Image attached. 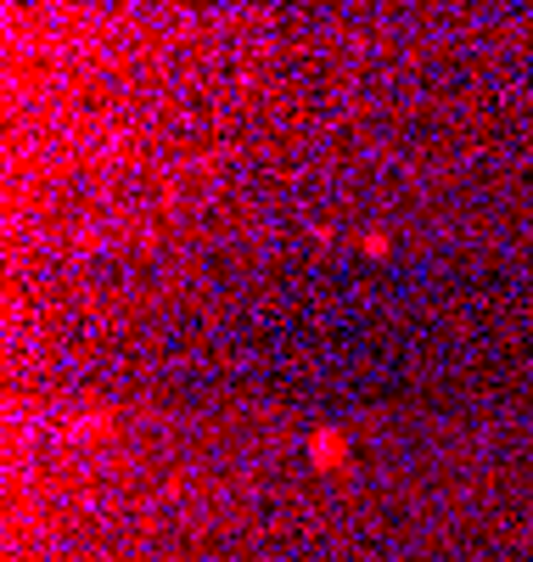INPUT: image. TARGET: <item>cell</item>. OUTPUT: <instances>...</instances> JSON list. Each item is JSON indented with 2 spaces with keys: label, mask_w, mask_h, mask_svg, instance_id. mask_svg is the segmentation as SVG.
Wrapping results in <instances>:
<instances>
[{
  "label": "cell",
  "mask_w": 533,
  "mask_h": 562,
  "mask_svg": "<svg viewBox=\"0 0 533 562\" xmlns=\"http://www.w3.org/2000/svg\"><path fill=\"white\" fill-rule=\"evenodd\" d=\"M304 456H309L315 473H349L354 439H349V428H331V422H320V428H309V439H304Z\"/></svg>",
  "instance_id": "obj_1"
},
{
  "label": "cell",
  "mask_w": 533,
  "mask_h": 562,
  "mask_svg": "<svg viewBox=\"0 0 533 562\" xmlns=\"http://www.w3.org/2000/svg\"><path fill=\"white\" fill-rule=\"evenodd\" d=\"M365 254H371V259H382V254H387V237H382V231H371V237H365Z\"/></svg>",
  "instance_id": "obj_2"
}]
</instances>
